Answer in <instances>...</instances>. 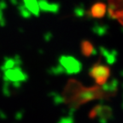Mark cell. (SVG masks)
I'll return each mask as SVG.
<instances>
[{
  "instance_id": "obj_1",
  "label": "cell",
  "mask_w": 123,
  "mask_h": 123,
  "mask_svg": "<svg viewBox=\"0 0 123 123\" xmlns=\"http://www.w3.org/2000/svg\"><path fill=\"white\" fill-rule=\"evenodd\" d=\"M109 11L123 26V0H109Z\"/></svg>"
}]
</instances>
